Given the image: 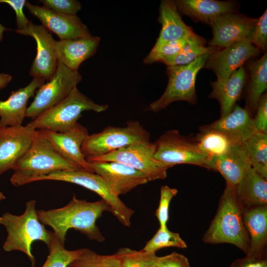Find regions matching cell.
I'll use <instances>...</instances> for the list:
<instances>
[{"instance_id":"obj_24","label":"cell","mask_w":267,"mask_h":267,"mask_svg":"<svg viewBox=\"0 0 267 267\" xmlns=\"http://www.w3.org/2000/svg\"><path fill=\"white\" fill-rule=\"evenodd\" d=\"M233 190L242 211L267 206V179L252 167L245 172Z\"/></svg>"},{"instance_id":"obj_40","label":"cell","mask_w":267,"mask_h":267,"mask_svg":"<svg viewBox=\"0 0 267 267\" xmlns=\"http://www.w3.org/2000/svg\"><path fill=\"white\" fill-rule=\"evenodd\" d=\"M154 262L157 267H190L188 259L175 252L164 256L155 255Z\"/></svg>"},{"instance_id":"obj_25","label":"cell","mask_w":267,"mask_h":267,"mask_svg":"<svg viewBox=\"0 0 267 267\" xmlns=\"http://www.w3.org/2000/svg\"><path fill=\"white\" fill-rule=\"evenodd\" d=\"M246 79V70L243 66L225 80L210 82L212 90L209 97L219 102L221 117L225 116L232 110L241 96Z\"/></svg>"},{"instance_id":"obj_14","label":"cell","mask_w":267,"mask_h":267,"mask_svg":"<svg viewBox=\"0 0 267 267\" xmlns=\"http://www.w3.org/2000/svg\"><path fill=\"white\" fill-rule=\"evenodd\" d=\"M16 33L32 37L37 44V54L29 71L33 78L48 81L54 74L58 64L54 47L55 41L50 33L43 25L30 22L28 26Z\"/></svg>"},{"instance_id":"obj_21","label":"cell","mask_w":267,"mask_h":267,"mask_svg":"<svg viewBox=\"0 0 267 267\" xmlns=\"http://www.w3.org/2000/svg\"><path fill=\"white\" fill-rule=\"evenodd\" d=\"M45 80L34 77L26 87L13 91L4 101L0 100V126L18 127L22 125L29 99L33 96Z\"/></svg>"},{"instance_id":"obj_44","label":"cell","mask_w":267,"mask_h":267,"mask_svg":"<svg viewBox=\"0 0 267 267\" xmlns=\"http://www.w3.org/2000/svg\"><path fill=\"white\" fill-rule=\"evenodd\" d=\"M12 77L8 74H0V89L5 87L10 82Z\"/></svg>"},{"instance_id":"obj_47","label":"cell","mask_w":267,"mask_h":267,"mask_svg":"<svg viewBox=\"0 0 267 267\" xmlns=\"http://www.w3.org/2000/svg\"></svg>"},{"instance_id":"obj_43","label":"cell","mask_w":267,"mask_h":267,"mask_svg":"<svg viewBox=\"0 0 267 267\" xmlns=\"http://www.w3.org/2000/svg\"><path fill=\"white\" fill-rule=\"evenodd\" d=\"M229 267H267V257L258 258L246 255L234 261Z\"/></svg>"},{"instance_id":"obj_17","label":"cell","mask_w":267,"mask_h":267,"mask_svg":"<svg viewBox=\"0 0 267 267\" xmlns=\"http://www.w3.org/2000/svg\"><path fill=\"white\" fill-rule=\"evenodd\" d=\"M38 131L64 158L93 173L81 150L84 141L89 135L85 127L78 122L72 128L63 132Z\"/></svg>"},{"instance_id":"obj_15","label":"cell","mask_w":267,"mask_h":267,"mask_svg":"<svg viewBox=\"0 0 267 267\" xmlns=\"http://www.w3.org/2000/svg\"><path fill=\"white\" fill-rule=\"evenodd\" d=\"M93 173L100 176L117 196L125 194L136 186L150 181L143 173L114 161L88 162Z\"/></svg>"},{"instance_id":"obj_33","label":"cell","mask_w":267,"mask_h":267,"mask_svg":"<svg viewBox=\"0 0 267 267\" xmlns=\"http://www.w3.org/2000/svg\"><path fill=\"white\" fill-rule=\"evenodd\" d=\"M169 247L185 249L187 246L178 233L169 230L167 227H160L154 235L146 243L142 250L155 253L161 249Z\"/></svg>"},{"instance_id":"obj_1","label":"cell","mask_w":267,"mask_h":267,"mask_svg":"<svg viewBox=\"0 0 267 267\" xmlns=\"http://www.w3.org/2000/svg\"><path fill=\"white\" fill-rule=\"evenodd\" d=\"M105 211L111 212V208L104 200L88 202L77 199L74 194L71 201L63 207L37 212L40 221L51 227L55 237L64 244L70 229L78 230L90 240L104 241L96 222Z\"/></svg>"},{"instance_id":"obj_18","label":"cell","mask_w":267,"mask_h":267,"mask_svg":"<svg viewBox=\"0 0 267 267\" xmlns=\"http://www.w3.org/2000/svg\"><path fill=\"white\" fill-rule=\"evenodd\" d=\"M29 12L38 18L43 26L55 34L60 40L76 39L91 36L88 27L77 15H67L53 12L43 6L26 1Z\"/></svg>"},{"instance_id":"obj_28","label":"cell","mask_w":267,"mask_h":267,"mask_svg":"<svg viewBox=\"0 0 267 267\" xmlns=\"http://www.w3.org/2000/svg\"><path fill=\"white\" fill-rule=\"evenodd\" d=\"M247 63L250 73L246 102V109L252 114H255L259 101L267 89V54L266 52L256 60Z\"/></svg>"},{"instance_id":"obj_13","label":"cell","mask_w":267,"mask_h":267,"mask_svg":"<svg viewBox=\"0 0 267 267\" xmlns=\"http://www.w3.org/2000/svg\"><path fill=\"white\" fill-rule=\"evenodd\" d=\"M261 52L250 41L236 42L211 53L204 68L212 70L217 76V81H224L247 61L258 56Z\"/></svg>"},{"instance_id":"obj_45","label":"cell","mask_w":267,"mask_h":267,"mask_svg":"<svg viewBox=\"0 0 267 267\" xmlns=\"http://www.w3.org/2000/svg\"><path fill=\"white\" fill-rule=\"evenodd\" d=\"M6 30V28L0 23V41L3 38V32Z\"/></svg>"},{"instance_id":"obj_22","label":"cell","mask_w":267,"mask_h":267,"mask_svg":"<svg viewBox=\"0 0 267 267\" xmlns=\"http://www.w3.org/2000/svg\"><path fill=\"white\" fill-rule=\"evenodd\" d=\"M100 38L92 36L76 39L55 41L54 47L58 62L75 71L82 62L96 52Z\"/></svg>"},{"instance_id":"obj_32","label":"cell","mask_w":267,"mask_h":267,"mask_svg":"<svg viewBox=\"0 0 267 267\" xmlns=\"http://www.w3.org/2000/svg\"><path fill=\"white\" fill-rule=\"evenodd\" d=\"M68 267H123L120 259L113 255L98 254L88 248H82L81 254Z\"/></svg>"},{"instance_id":"obj_41","label":"cell","mask_w":267,"mask_h":267,"mask_svg":"<svg viewBox=\"0 0 267 267\" xmlns=\"http://www.w3.org/2000/svg\"><path fill=\"white\" fill-rule=\"evenodd\" d=\"M253 118L255 131L267 134V94L261 96Z\"/></svg>"},{"instance_id":"obj_10","label":"cell","mask_w":267,"mask_h":267,"mask_svg":"<svg viewBox=\"0 0 267 267\" xmlns=\"http://www.w3.org/2000/svg\"><path fill=\"white\" fill-rule=\"evenodd\" d=\"M58 180L74 183L99 195L111 208V213L124 225L129 227L134 211L115 195L104 180L99 175L85 169L56 172L43 177L38 181Z\"/></svg>"},{"instance_id":"obj_16","label":"cell","mask_w":267,"mask_h":267,"mask_svg":"<svg viewBox=\"0 0 267 267\" xmlns=\"http://www.w3.org/2000/svg\"><path fill=\"white\" fill-rule=\"evenodd\" d=\"M37 131L27 125L0 127V175L13 169L26 153Z\"/></svg>"},{"instance_id":"obj_36","label":"cell","mask_w":267,"mask_h":267,"mask_svg":"<svg viewBox=\"0 0 267 267\" xmlns=\"http://www.w3.org/2000/svg\"><path fill=\"white\" fill-rule=\"evenodd\" d=\"M188 38L165 42L154 44L153 47L144 58L143 62L151 64L161 61L178 54L186 44Z\"/></svg>"},{"instance_id":"obj_31","label":"cell","mask_w":267,"mask_h":267,"mask_svg":"<svg viewBox=\"0 0 267 267\" xmlns=\"http://www.w3.org/2000/svg\"><path fill=\"white\" fill-rule=\"evenodd\" d=\"M200 133L194 136L200 150L209 159L225 153L232 146L229 139L219 132L199 127Z\"/></svg>"},{"instance_id":"obj_29","label":"cell","mask_w":267,"mask_h":267,"mask_svg":"<svg viewBox=\"0 0 267 267\" xmlns=\"http://www.w3.org/2000/svg\"><path fill=\"white\" fill-rule=\"evenodd\" d=\"M206 40L194 34L189 38L181 50L176 55L166 58L161 62L167 66L184 65L190 63L198 57L211 54L218 48L206 45Z\"/></svg>"},{"instance_id":"obj_38","label":"cell","mask_w":267,"mask_h":267,"mask_svg":"<svg viewBox=\"0 0 267 267\" xmlns=\"http://www.w3.org/2000/svg\"><path fill=\"white\" fill-rule=\"evenodd\" d=\"M40 1L44 7L64 15H77L82 8L80 2L75 0H42Z\"/></svg>"},{"instance_id":"obj_46","label":"cell","mask_w":267,"mask_h":267,"mask_svg":"<svg viewBox=\"0 0 267 267\" xmlns=\"http://www.w3.org/2000/svg\"><path fill=\"white\" fill-rule=\"evenodd\" d=\"M5 199V196L2 193V192L0 191V202ZM2 217H0V224H2Z\"/></svg>"},{"instance_id":"obj_27","label":"cell","mask_w":267,"mask_h":267,"mask_svg":"<svg viewBox=\"0 0 267 267\" xmlns=\"http://www.w3.org/2000/svg\"><path fill=\"white\" fill-rule=\"evenodd\" d=\"M159 10L158 21L162 28L155 44L187 39L195 34L182 20L174 0H162Z\"/></svg>"},{"instance_id":"obj_39","label":"cell","mask_w":267,"mask_h":267,"mask_svg":"<svg viewBox=\"0 0 267 267\" xmlns=\"http://www.w3.org/2000/svg\"><path fill=\"white\" fill-rule=\"evenodd\" d=\"M251 43L260 50H266L267 47V10L258 18Z\"/></svg>"},{"instance_id":"obj_12","label":"cell","mask_w":267,"mask_h":267,"mask_svg":"<svg viewBox=\"0 0 267 267\" xmlns=\"http://www.w3.org/2000/svg\"><path fill=\"white\" fill-rule=\"evenodd\" d=\"M258 19L236 12L213 18L208 24L213 34L208 46L221 49L240 41L251 42Z\"/></svg>"},{"instance_id":"obj_6","label":"cell","mask_w":267,"mask_h":267,"mask_svg":"<svg viewBox=\"0 0 267 267\" xmlns=\"http://www.w3.org/2000/svg\"><path fill=\"white\" fill-rule=\"evenodd\" d=\"M210 54L201 55L186 65L167 66V87L162 95L152 102L147 110L158 112L171 103L178 101L195 104L197 102L195 90L196 76L199 71L204 68Z\"/></svg>"},{"instance_id":"obj_42","label":"cell","mask_w":267,"mask_h":267,"mask_svg":"<svg viewBox=\"0 0 267 267\" xmlns=\"http://www.w3.org/2000/svg\"><path fill=\"white\" fill-rule=\"evenodd\" d=\"M26 1L25 0H0V3L8 4L15 11L18 30L25 29L30 22L23 12V8Z\"/></svg>"},{"instance_id":"obj_34","label":"cell","mask_w":267,"mask_h":267,"mask_svg":"<svg viewBox=\"0 0 267 267\" xmlns=\"http://www.w3.org/2000/svg\"><path fill=\"white\" fill-rule=\"evenodd\" d=\"M49 254L42 267H68L82 252V248L68 250L54 235L50 247Z\"/></svg>"},{"instance_id":"obj_26","label":"cell","mask_w":267,"mask_h":267,"mask_svg":"<svg viewBox=\"0 0 267 267\" xmlns=\"http://www.w3.org/2000/svg\"><path fill=\"white\" fill-rule=\"evenodd\" d=\"M175 2L179 12L195 21L207 24L218 16L236 12L237 8V3L230 0H177Z\"/></svg>"},{"instance_id":"obj_30","label":"cell","mask_w":267,"mask_h":267,"mask_svg":"<svg viewBox=\"0 0 267 267\" xmlns=\"http://www.w3.org/2000/svg\"><path fill=\"white\" fill-rule=\"evenodd\" d=\"M242 146L252 167L267 179V134L255 131Z\"/></svg>"},{"instance_id":"obj_5","label":"cell","mask_w":267,"mask_h":267,"mask_svg":"<svg viewBox=\"0 0 267 267\" xmlns=\"http://www.w3.org/2000/svg\"><path fill=\"white\" fill-rule=\"evenodd\" d=\"M107 104H98L75 88L60 103L43 112L27 124L35 130L63 132L74 126L85 111H105Z\"/></svg>"},{"instance_id":"obj_19","label":"cell","mask_w":267,"mask_h":267,"mask_svg":"<svg viewBox=\"0 0 267 267\" xmlns=\"http://www.w3.org/2000/svg\"><path fill=\"white\" fill-rule=\"evenodd\" d=\"M200 127L224 135L232 145H243L255 132L253 117L246 109L235 104L225 116Z\"/></svg>"},{"instance_id":"obj_37","label":"cell","mask_w":267,"mask_h":267,"mask_svg":"<svg viewBox=\"0 0 267 267\" xmlns=\"http://www.w3.org/2000/svg\"><path fill=\"white\" fill-rule=\"evenodd\" d=\"M178 192L177 189L171 188L168 185H163L161 187L160 202L155 212V216L160 227H167L170 204L172 198L177 194Z\"/></svg>"},{"instance_id":"obj_7","label":"cell","mask_w":267,"mask_h":267,"mask_svg":"<svg viewBox=\"0 0 267 267\" xmlns=\"http://www.w3.org/2000/svg\"><path fill=\"white\" fill-rule=\"evenodd\" d=\"M150 134L138 121H130L124 127L109 126L89 135L81 147L86 159L101 156L134 142L150 139Z\"/></svg>"},{"instance_id":"obj_9","label":"cell","mask_w":267,"mask_h":267,"mask_svg":"<svg viewBox=\"0 0 267 267\" xmlns=\"http://www.w3.org/2000/svg\"><path fill=\"white\" fill-rule=\"evenodd\" d=\"M82 80L78 71L70 69L58 62L53 76L36 91L33 101L27 109L26 117L34 119L61 102Z\"/></svg>"},{"instance_id":"obj_11","label":"cell","mask_w":267,"mask_h":267,"mask_svg":"<svg viewBox=\"0 0 267 267\" xmlns=\"http://www.w3.org/2000/svg\"><path fill=\"white\" fill-rule=\"evenodd\" d=\"M155 152L154 143L149 140L136 142L107 154L87 160L118 162L143 173L149 181L164 179L169 168L155 159Z\"/></svg>"},{"instance_id":"obj_3","label":"cell","mask_w":267,"mask_h":267,"mask_svg":"<svg viewBox=\"0 0 267 267\" xmlns=\"http://www.w3.org/2000/svg\"><path fill=\"white\" fill-rule=\"evenodd\" d=\"M202 240L211 244H231L247 254L249 237L233 189L225 187L219 200L216 214Z\"/></svg>"},{"instance_id":"obj_20","label":"cell","mask_w":267,"mask_h":267,"mask_svg":"<svg viewBox=\"0 0 267 267\" xmlns=\"http://www.w3.org/2000/svg\"><path fill=\"white\" fill-rule=\"evenodd\" d=\"M251 166L242 145H232L224 154L209 159L206 169L218 172L226 181V186L234 189Z\"/></svg>"},{"instance_id":"obj_8","label":"cell","mask_w":267,"mask_h":267,"mask_svg":"<svg viewBox=\"0 0 267 267\" xmlns=\"http://www.w3.org/2000/svg\"><path fill=\"white\" fill-rule=\"evenodd\" d=\"M155 158L169 168L190 164L206 169L209 157L199 148L194 136L183 135L178 130H169L154 142Z\"/></svg>"},{"instance_id":"obj_2","label":"cell","mask_w":267,"mask_h":267,"mask_svg":"<svg viewBox=\"0 0 267 267\" xmlns=\"http://www.w3.org/2000/svg\"><path fill=\"white\" fill-rule=\"evenodd\" d=\"M79 169H84L61 156L37 130L31 147L13 168L10 182L19 186L56 172Z\"/></svg>"},{"instance_id":"obj_4","label":"cell","mask_w":267,"mask_h":267,"mask_svg":"<svg viewBox=\"0 0 267 267\" xmlns=\"http://www.w3.org/2000/svg\"><path fill=\"white\" fill-rule=\"evenodd\" d=\"M36 204L34 200L27 202L25 211L20 216L6 213L1 217L2 224L7 233L3 245L4 250L24 253L31 261L32 267L35 265V259L31 251L32 243L43 241L48 248L54 237V233L46 229L40 221Z\"/></svg>"},{"instance_id":"obj_23","label":"cell","mask_w":267,"mask_h":267,"mask_svg":"<svg viewBox=\"0 0 267 267\" xmlns=\"http://www.w3.org/2000/svg\"><path fill=\"white\" fill-rule=\"evenodd\" d=\"M242 213L243 222L249 240L246 255L267 257V206L243 210Z\"/></svg>"},{"instance_id":"obj_35","label":"cell","mask_w":267,"mask_h":267,"mask_svg":"<svg viewBox=\"0 0 267 267\" xmlns=\"http://www.w3.org/2000/svg\"><path fill=\"white\" fill-rule=\"evenodd\" d=\"M116 254L123 267H157L154 262L156 254L154 253L122 248Z\"/></svg>"}]
</instances>
